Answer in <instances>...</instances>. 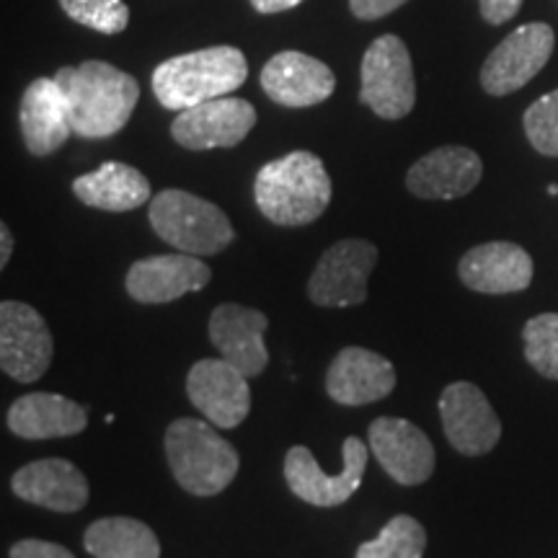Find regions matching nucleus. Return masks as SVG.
<instances>
[{
	"instance_id": "obj_1",
	"label": "nucleus",
	"mask_w": 558,
	"mask_h": 558,
	"mask_svg": "<svg viewBox=\"0 0 558 558\" xmlns=\"http://www.w3.org/2000/svg\"><path fill=\"white\" fill-rule=\"evenodd\" d=\"M54 83L65 96L73 135L86 140H104L124 130L140 99L137 81L104 60L60 68Z\"/></svg>"
},
{
	"instance_id": "obj_2",
	"label": "nucleus",
	"mask_w": 558,
	"mask_h": 558,
	"mask_svg": "<svg viewBox=\"0 0 558 558\" xmlns=\"http://www.w3.org/2000/svg\"><path fill=\"white\" fill-rule=\"evenodd\" d=\"M254 199L259 213L275 226H308L331 202L329 171L313 153L292 150L262 166L254 181Z\"/></svg>"
},
{
	"instance_id": "obj_3",
	"label": "nucleus",
	"mask_w": 558,
	"mask_h": 558,
	"mask_svg": "<svg viewBox=\"0 0 558 558\" xmlns=\"http://www.w3.org/2000/svg\"><path fill=\"white\" fill-rule=\"evenodd\" d=\"M246 78V54L239 47L220 45L160 62L153 70V94L163 109L184 111L233 94Z\"/></svg>"
},
{
	"instance_id": "obj_4",
	"label": "nucleus",
	"mask_w": 558,
	"mask_h": 558,
	"mask_svg": "<svg viewBox=\"0 0 558 558\" xmlns=\"http://www.w3.org/2000/svg\"><path fill=\"white\" fill-rule=\"evenodd\" d=\"M166 458L177 484L194 497H215L239 476V450L213 422L181 416L166 429Z\"/></svg>"
},
{
	"instance_id": "obj_5",
	"label": "nucleus",
	"mask_w": 558,
	"mask_h": 558,
	"mask_svg": "<svg viewBox=\"0 0 558 558\" xmlns=\"http://www.w3.org/2000/svg\"><path fill=\"white\" fill-rule=\"evenodd\" d=\"M150 226L160 241L181 254L213 256L235 239L228 215L218 205L184 190H163L150 202Z\"/></svg>"
},
{
	"instance_id": "obj_6",
	"label": "nucleus",
	"mask_w": 558,
	"mask_h": 558,
	"mask_svg": "<svg viewBox=\"0 0 558 558\" xmlns=\"http://www.w3.org/2000/svg\"><path fill=\"white\" fill-rule=\"evenodd\" d=\"M360 99L380 120H403L416 104V78L409 47L396 34H383L367 47L360 68Z\"/></svg>"
},
{
	"instance_id": "obj_7",
	"label": "nucleus",
	"mask_w": 558,
	"mask_h": 558,
	"mask_svg": "<svg viewBox=\"0 0 558 558\" xmlns=\"http://www.w3.org/2000/svg\"><path fill=\"white\" fill-rule=\"evenodd\" d=\"M54 341L47 320L32 305H0V367L16 383H37L52 365Z\"/></svg>"
},
{
	"instance_id": "obj_8",
	"label": "nucleus",
	"mask_w": 558,
	"mask_h": 558,
	"mask_svg": "<svg viewBox=\"0 0 558 558\" xmlns=\"http://www.w3.org/2000/svg\"><path fill=\"white\" fill-rule=\"evenodd\" d=\"M344 465L337 476H326L318 469L316 458L308 448L295 445L284 456V478H288L290 492L300 501L313 507H339L357 492L367 469V448L360 437H347L341 448Z\"/></svg>"
},
{
	"instance_id": "obj_9",
	"label": "nucleus",
	"mask_w": 558,
	"mask_h": 558,
	"mask_svg": "<svg viewBox=\"0 0 558 558\" xmlns=\"http://www.w3.org/2000/svg\"><path fill=\"white\" fill-rule=\"evenodd\" d=\"M378 264V248L369 241L344 239L320 256L308 279V298L320 308H349L367 300L369 271Z\"/></svg>"
},
{
	"instance_id": "obj_10",
	"label": "nucleus",
	"mask_w": 558,
	"mask_h": 558,
	"mask_svg": "<svg viewBox=\"0 0 558 558\" xmlns=\"http://www.w3.org/2000/svg\"><path fill=\"white\" fill-rule=\"evenodd\" d=\"M556 34L548 24H522L488 54L481 68V86L492 96H509L530 83L548 65Z\"/></svg>"
},
{
	"instance_id": "obj_11",
	"label": "nucleus",
	"mask_w": 558,
	"mask_h": 558,
	"mask_svg": "<svg viewBox=\"0 0 558 558\" xmlns=\"http://www.w3.org/2000/svg\"><path fill=\"white\" fill-rule=\"evenodd\" d=\"M256 124V109L246 99L220 96L179 111L171 124V137L186 150L235 148Z\"/></svg>"
},
{
	"instance_id": "obj_12",
	"label": "nucleus",
	"mask_w": 558,
	"mask_h": 558,
	"mask_svg": "<svg viewBox=\"0 0 558 558\" xmlns=\"http://www.w3.org/2000/svg\"><path fill=\"white\" fill-rule=\"evenodd\" d=\"M439 416L448 442L460 456H486L501 439V422L497 411L473 383H450L439 396Z\"/></svg>"
},
{
	"instance_id": "obj_13",
	"label": "nucleus",
	"mask_w": 558,
	"mask_h": 558,
	"mask_svg": "<svg viewBox=\"0 0 558 558\" xmlns=\"http://www.w3.org/2000/svg\"><path fill=\"white\" fill-rule=\"evenodd\" d=\"M369 450L396 484L418 486L435 473V445L416 424L399 416H380L367 429Z\"/></svg>"
},
{
	"instance_id": "obj_14",
	"label": "nucleus",
	"mask_w": 558,
	"mask_h": 558,
	"mask_svg": "<svg viewBox=\"0 0 558 558\" xmlns=\"http://www.w3.org/2000/svg\"><path fill=\"white\" fill-rule=\"evenodd\" d=\"M192 407L218 429H235L251 411L248 378L228 360H199L186 378Z\"/></svg>"
},
{
	"instance_id": "obj_15",
	"label": "nucleus",
	"mask_w": 558,
	"mask_h": 558,
	"mask_svg": "<svg viewBox=\"0 0 558 558\" xmlns=\"http://www.w3.org/2000/svg\"><path fill=\"white\" fill-rule=\"evenodd\" d=\"M262 88L271 101L288 109H308L326 101L337 88L333 70L305 52H279L262 70Z\"/></svg>"
},
{
	"instance_id": "obj_16",
	"label": "nucleus",
	"mask_w": 558,
	"mask_h": 558,
	"mask_svg": "<svg viewBox=\"0 0 558 558\" xmlns=\"http://www.w3.org/2000/svg\"><path fill=\"white\" fill-rule=\"evenodd\" d=\"M213 279V269L199 256L166 254L140 259L128 271V292L143 305L173 303V300L199 292Z\"/></svg>"
},
{
	"instance_id": "obj_17",
	"label": "nucleus",
	"mask_w": 558,
	"mask_h": 558,
	"mask_svg": "<svg viewBox=\"0 0 558 558\" xmlns=\"http://www.w3.org/2000/svg\"><path fill=\"white\" fill-rule=\"evenodd\" d=\"M269 318L262 311L239 303H222L209 316V341L241 369L246 378H259L269 365V352L264 347V331Z\"/></svg>"
},
{
	"instance_id": "obj_18",
	"label": "nucleus",
	"mask_w": 558,
	"mask_h": 558,
	"mask_svg": "<svg viewBox=\"0 0 558 558\" xmlns=\"http://www.w3.org/2000/svg\"><path fill=\"white\" fill-rule=\"evenodd\" d=\"M396 367L373 349L347 347L333 357L326 373V393L341 407H367L396 388Z\"/></svg>"
},
{
	"instance_id": "obj_19",
	"label": "nucleus",
	"mask_w": 558,
	"mask_h": 558,
	"mask_svg": "<svg viewBox=\"0 0 558 558\" xmlns=\"http://www.w3.org/2000/svg\"><path fill=\"white\" fill-rule=\"evenodd\" d=\"M481 177L484 163L476 150L463 145H442L411 166L407 190L418 199H458L476 190Z\"/></svg>"
},
{
	"instance_id": "obj_20",
	"label": "nucleus",
	"mask_w": 558,
	"mask_h": 558,
	"mask_svg": "<svg viewBox=\"0 0 558 558\" xmlns=\"http://www.w3.org/2000/svg\"><path fill=\"white\" fill-rule=\"evenodd\" d=\"M460 282L484 295L522 292L533 282V259L518 243L492 241L473 246L458 264Z\"/></svg>"
},
{
	"instance_id": "obj_21",
	"label": "nucleus",
	"mask_w": 558,
	"mask_h": 558,
	"mask_svg": "<svg viewBox=\"0 0 558 558\" xmlns=\"http://www.w3.org/2000/svg\"><path fill=\"white\" fill-rule=\"evenodd\" d=\"M11 488L19 499L29 505L73 514L88 505L90 488L78 465L62 458L34 460L13 473Z\"/></svg>"
},
{
	"instance_id": "obj_22",
	"label": "nucleus",
	"mask_w": 558,
	"mask_h": 558,
	"mask_svg": "<svg viewBox=\"0 0 558 558\" xmlns=\"http://www.w3.org/2000/svg\"><path fill=\"white\" fill-rule=\"evenodd\" d=\"M24 145L32 156H52L73 135L65 96L54 78H37L26 86L19 107Z\"/></svg>"
},
{
	"instance_id": "obj_23",
	"label": "nucleus",
	"mask_w": 558,
	"mask_h": 558,
	"mask_svg": "<svg viewBox=\"0 0 558 558\" xmlns=\"http://www.w3.org/2000/svg\"><path fill=\"white\" fill-rule=\"evenodd\" d=\"M5 422L16 437L54 439L81 435L88 427V414L81 403L60 393H29L11 403Z\"/></svg>"
},
{
	"instance_id": "obj_24",
	"label": "nucleus",
	"mask_w": 558,
	"mask_h": 558,
	"mask_svg": "<svg viewBox=\"0 0 558 558\" xmlns=\"http://www.w3.org/2000/svg\"><path fill=\"white\" fill-rule=\"evenodd\" d=\"M73 194L83 205L104 213H130L150 199V181L135 166L109 160L73 181Z\"/></svg>"
},
{
	"instance_id": "obj_25",
	"label": "nucleus",
	"mask_w": 558,
	"mask_h": 558,
	"mask_svg": "<svg viewBox=\"0 0 558 558\" xmlns=\"http://www.w3.org/2000/svg\"><path fill=\"white\" fill-rule=\"evenodd\" d=\"M94 558H160V543L145 522L132 518H104L83 535Z\"/></svg>"
},
{
	"instance_id": "obj_26",
	"label": "nucleus",
	"mask_w": 558,
	"mask_h": 558,
	"mask_svg": "<svg viewBox=\"0 0 558 558\" xmlns=\"http://www.w3.org/2000/svg\"><path fill=\"white\" fill-rule=\"evenodd\" d=\"M427 548V533L411 514H396L375 541L362 543L357 558H422Z\"/></svg>"
},
{
	"instance_id": "obj_27",
	"label": "nucleus",
	"mask_w": 558,
	"mask_h": 558,
	"mask_svg": "<svg viewBox=\"0 0 558 558\" xmlns=\"http://www.w3.org/2000/svg\"><path fill=\"white\" fill-rule=\"evenodd\" d=\"M525 360L543 378L558 380V313H541L522 329Z\"/></svg>"
},
{
	"instance_id": "obj_28",
	"label": "nucleus",
	"mask_w": 558,
	"mask_h": 558,
	"mask_svg": "<svg viewBox=\"0 0 558 558\" xmlns=\"http://www.w3.org/2000/svg\"><path fill=\"white\" fill-rule=\"evenodd\" d=\"M60 9L75 24L107 34V37L122 34L130 24V9L124 0H60Z\"/></svg>"
},
{
	"instance_id": "obj_29",
	"label": "nucleus",
	"mask_w": 558,
	"mask_h": 558,
	"mask_svg": "<svg viewBox=\"0 0 558 558\" xmlns=\"http://www.w3.org/2000/svg\"><path fill=\"white\" fill-rule=\"evenodd\" d=\"M525 135L541 156L558 158V88L533 101L522 117Z\"/></svg>"
},
{
	"instance_id": "obj_30",
	"label": "nucleus",
	"mask_w": 558,
	"mask_h": 558,
	"mask_svg": "<svg viewBox=\"0 0 558 558\" xmlns=\"http://www.w3.org/2000/svg\"><path fill=\"white\" fill-rule=\"evenodd\" d=\"M11 558H75L65 546L60 543H50V541H19L16 546H11L9 550Z\"/></svg>"
},
{
	"instance_id": "obj_31",
	"label": "nucleus",
	"mask_w": 558,
	"mask_h": 558,
	"mask_svg": "<svg viewBox=\"0 0 558 558\" xmlns=\"http://www.w3.org/2000/svg\"><path fill=\"white\" fill-rule=\"evenodd\" d=\"M409 0H349V11L360 21H378L388 13L399 11Z\"/></svg>"
},
{
	"instance_id": "obj_32",
	"label": "nucleus",
	"mask_w": 558,
	"mask_h": 558,
	"mask_svg": "<svg viewBox=\"0 0 558 558\" xmlns=\"http://www.w3.org/2000/svg\"><path fill=\"white\" fill-rule=\"evenodd\" d=\"M478 9H481V19L486 24L499 26L505 21L518 16V11L522 9V0H478Z\"/></svg>"
},
{
	"instance_id": "obj_33",
	"label": "nucleus",
	"mask_w": 558,
	"mask_h": 558,
	"mask_svg": "<svg viewBox=\"0 0 558 558\" xmlns=\"http://www.w3.org/2000/svg\"><path fill=\"white\" fill-rule=\"evenodd\" d=\"M300 3H303V0H251V5L259 13H282L295 9Z\"/></svg>"
},
{
	"instance_id": "obj_34",
	"label": "nucleus",
	"mask_w": 558,
	"mask_h": 558,
	"mask_svg": "<svg viewBox=\"0 0 558 558\" xmlns=\"http://www.w3.org/2000/svg\"><path fill=\"white\" fill-rule=\"evenodd\" d=\"M11 254H13V235H11V228L5 226H0V267H9V262H11Z\"/></svg>"
},
{
	"instance_id": "obj_35",
	"label": "nucleus",
	"mask_w": 558,
	"mask_h": 558,
	"mask_svg": "<svg viewBox=\"0 0 558 558\" xmlns=\"http://www.w3.org/2000/svg\"><path fill=\"white\" fill-rule=\"evenodd\" d=\"M548 194H550V197H558V184H550L548 186Z\"/></svg>"
}]
</instances>
